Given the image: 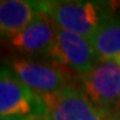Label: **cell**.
Here are the masks:
<instances>
[{
  "instance_id": "8",
  "label": "cell",
  "mask_w": 120,
  "mask_h": 120,
  "mask_svg": "<svg viewBox=\"0 0 120 120\" xmlns=\"http://www.w3.org/2000/svg\"><path fill=\"white\" fill-rule=\"evenodd\" d=\"M39 12L37 1L0 0V38L10 41Z\"/></svg>"
},
{
  "instance_id": "11",
  "label": "cell",
  "mask_w": 120,
  "mask_h": 120,
  "mask_svg": "<svg viewBox=\"0 0 120 120\" xmlns=\"http://www.w3.org/2000/svg\"><path fill=\"white\" fill-rule=\"evenodd\" d=\"M114 60H115V61L118 63V65H119V66H120V55H118L116 58H114Z\"/></svg>"
},
{
  "instance_id": "3",
  "label": "cell",
  "mask_w": 120,
  "mask_h": 120,
  "mask_svg": "<svg viewBox=\"0 0 120 120\" xmlns=\"http://www.w3.org/2000/svg\"><path fill=\"white\" fill-rule=\"evenodd\" d=\"M45 113L41 120H119L113 113L97 107L77 87L42 97Z\"/></svg>"
},
{
  "instance_id": "4",
  "label": "cell",
  "mask_w": 120,
  "mask_h": 120,
  "mask_svg": "<svg viewBox=\"0 0 120 120\" xmlns=\"http://www.w3.org/2000/svg\"><path fill=\"white\" fill-rule=\"evenodd\" d=\"M36 94L44 97L60 92L70 85V74L54 64H44L22 56L10 59L5 64Z\"/></svg>"
},
{
  "instance_id": "9",
  "label": "cell",
  "mask_w": 120,
  "mask_h": 120,
  "mask_svg": "<svg viewBox=\"0 0 120 120\" xmlns=\"http://www.w3.org/2000/svg\"><path fill=\"white\" fill-rule=\"evenodd\" d=\"M99 60L120 55V14H115L90 39Z\"/></svg>"
},
{
  "instance_id": "6",
  "label": "cell",
  "mask_w": 120,
  "mask_h": 120,
  "mask_svg": "<svg viewBox=\"0 0 120 120\" xmlns=\"http://www.w3.org/2000/svg\"><path fill=\"white\" fill-rule=\"evenodd\" d=\"M83 93L97 107L109 113L120 110V66L114 59L101 60L81 76Z\"/></svg>"
},
{
  "instance_id": "10",
  "label": "cell",
  "mask_w": 120,
  "mask_h": 120,
  "mask_svg": "<svg viewBox=\"0 0 120 120\" xmlns=\"http://www.w3.org/2000/svg\"><path fill=\"white\" fill-rule=\"evenodd\" d=\"M0 120H41L39 116H0Z\"/></svg>"
},
{
  "instance_id": "2",
  "label": "cell",
  "mask_w": 120,
  "mask_h": 120,
  "mask_svg": "<svg viewBox=\"0 0 120 120\" xmlns=\"http://www.w3.org/2000/svg\"><path fill=\"white\" fill-rule=\"evenodd\" d=\"M44 56L66 72L76 74L80 77L101 61L90 39L59 28Z\"/></svg>"
},
{
  "instance_id": "5",
  "label": "cell",
  "mask_w": 120,
  "mask_h": 120,
  "mask_svg": "<svg viewBox=\"0 0 120 120\" xmlns=\"http://www.w3.org/2000/svg\"><path fill=\"white\" fill-rule=\"evenodd\" d=\"M45 103L20 81L6 65H0V116H39Z\"/></svg>"
},
{
  "instance_id": "7",
  "label": "cell",
  "mask_w": 120,
  "mask_h": 120,
  "mask_svg": "<svg viewBox=\"0 0 120 120\" xmlns=\"http://www.w3.org/2000/svg\"><path fill=\"white\" fill-rule=\"evenodd\" d=\"M56 34V27L43 12L36 17L25 28L9 41L12 49L23 54H44L53 44Z\"/></svg>"
},
{
  "instance_id": "1",
  "label": "cell",
  "mask_w": 120,
  "mask_h": 120,
  "mask_svg": "<svg viewBox=\"0 0 120 120\" xmlns=\"http://www.w3.org/2000/svg\"><path fill=\"white\" fill-rule=\"evenodd\" d=\"M43 12L59 30L80 34L91 39L114 15L116 5L109 1L58 0L37 1Z\"/></svg>"
}]
</instances>
